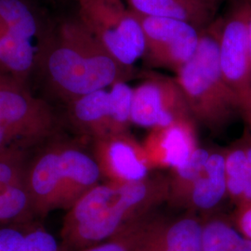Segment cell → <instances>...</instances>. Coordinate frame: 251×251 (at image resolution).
Returning <instances> with one entry per match:
<instances>
[{"mask_svg":"<svg viewBox=\"0 0 251 251\" xmlns=\"http://www.w3.org/2000/svg\"><path fill=\"white\" fill-rule=\"evenodd\" d=\"M35 73L47 93L65 105L127 82L136 74L133 66L117 61L78 17L50 26Z\"/></svg>","mask_w":251,"mask_h":251,"instance_id":"1","label":"cell"},{"mask_svg":"<svg viewBox=\"0 0 251 251\" xmlns=\"http://www.w3.org/2000/svg\"><path fill=\"white\" fill-rule=\"evenodd\" d=\"M169 199V177L163 174L126 184L100 182L67 210L61 232L68 251L105 242L152 215Z\"/></svg>","mask_w":251,"mask_h":251,"instance_id":"2","label":"cell"},{"mask_svg":"<svg viewBox=\"0 0 251 251\" xmlns=\"http://www.w3.org/2000/svg\"><path fill=\"white\" fill-rule=\"evenodd\" d=\"M62 133L36 148L28 160L25 187L37 218L68 210L102 180L91 151Z\"/></svg>","mask_w":251,"mask_h":251,"instance_id":"3","label":"cell"},{"mask_svg":"<svg viewBox=\"0 0 251 251\" xmlns=\"http://www.w3.org/2000/svg\"><path fill=\"white\" fill-rule=\"evenodd\" d=\"M220 31L221 19L200 32L196 53L175 76L195 123L213 132L221 130L236 111L241 112L239 98L221 69Z\"/></svg>","mask_w":251,"mask_h":251,"instance_id":"4","label":"cell"},{"mask_svg":"<svg viewBox=\"0 0 251 251\" xmlns=\"http://www.w3.org/2000/svg\"><path fill=\"white\" fill-rule=\"evenodd\" d=\"M63 126L51 104L25 85L9 76L0 80V153L33 152Z\"/></svg>","mask_w":251,"mask_h":251,"instance_id":"5","label":"cell"},{"mask_svg":"<svg viewBox=\"0 0 251 251\" xmlns=\"http://www.w3.org/2000/svg\"><path fill=\"white\" fill-rule=\"evenodd\" d=\"M50 26L29 0H0V70L26 86Z\"/></svg>","mask_w":251,"mask_h":251,"instance_id":"6","label":"cell"},{"mask_svg":"<svg viewBox=\"0 0 251 251\" xmlns=\"http://www.w3.org/2000/svg\"><path fill=\"white\" fill-rule=\"evenodd\" d=\"M78 18L117 61L133 66L143 57L144 36L133 9L121 0H76Z\"/></svg>","mask_w":251,"mask_h":251,"instance_id":"7","label":"cell"},{"mask_svg":"<svg viewBox=\"0 0 251 251\" xmlns=\"http://www.w3.org/2000/svg\"><path fill=\"white\" fill-rule=\"evenodd\" d=\"M136 12V11H135ZM144 36L143 58L148 67L176 73L193 58L200 32L187 23L136 12Z\"/></svg>","mask_w":251,"mask_h":251,"instance_id":"8","label":"cell"},{"mask_svg":"<svg viewBox=\"0 0 251 251\" xmlns=\"http://www.w3.org/2000/svg\"><path fill=\"white\" fill-rule=\"evenodd\" d=\"M181 121L194 119L175 77L148 75L143 83L133 89L132 124L151 130Z\"/></svg>","mask_w":251,"mask_h":251,"instance_id":"9","label":"cell"},{"mask_svg":"<svg viewBox=\"0 0 251 251\" xmlns=\"http://www.w3.org/2000/svg\"><path fill=\"white\" fill-rule=\"evenodd\" d=\"M251 0H241L221 20L220 64L227 85L240 100L251 90V52L249 21Z\"/></svg>","mask_w":251,"mask_h":251,"instance_id":"10","label":"cell"},{"mask_svg":"<svg viewBox=\"0 0 251 251\" xmlns=\"http://www.w3.org/2000/svg\"><path fill=\"white\" fill-rule=\"evenodd\" d=\"M102 180L114 184L140 181L151 174L143 144L129 132L90 141Z\"/></svg>","mask_w":251,"mask_h":251,"instance_id":"11","label":"cell"},{"mask_svg":"<svg viewBox=\"0 0 251 251\" xmlns=\"http://www.w3.org/2000/svg\"><path fill=\"white\" fill-rule=\"evenodd\" d=\"M142 144L151 171L177 169L188 161L198 147L196 123L181 121L151 129Z\"/></svg>","mask_w":251,"mask_h":251,"instance_id":"12","label":"cell"},{"mask_svg":"<svg viewBox=\"0 0 251 251\" xmlns=\"http://www.w3.org/2000/svg\"><path fill=\"white\" fill-rule=\"evenodd\" d=\"M203 222L188 211L176 219L154 216L133 251H201Z\"/></svg>","mask_w":251,"mask_h":251,"instance_id":"13","label":"cell"},{"mask_svg":"<svg viewBox=\"0 0 251 251\" xmlns=\"http://www.w3.org/2000/svg\"><path fill=\"white\" fill-rule=\"evenodd\" d=\"M65 121L88 141L112 134L109 91L98 90L67 103Z\"/></svg>","mask_w":251,"mask_h":251,"instance_id":"14","label":"cell"},{"mask_svg":"<svg viewBox=\"0 0 251 251\" xmlns=\"http://www.w3.org/2000/svg\"><path fill=\"white\" fill-rule=\"evenodd\" d=\"M136 12L187 23L199 32L216 21L222 0H127Z\"/></svg>","mask_w":251,"mask_h":251,"instance_id":"15","label":"cell"},{"mask_svg":"<svg viewBox=\"0 0 251 251\" xmlns=\"http://www.w3.org/2000/svg\"><path fill=\"white\" fill-rule=\"evenodd\" d=\"M227 194L225 152H211L202 175L194 184L186 207L189 211L209 212Z\"/></svg>","mask_w":251,"mask_h":251,"instance_id":"16","label":"cell"},{"mask_svg":"<svg viewBox=\"0 0 251 251\" xmlns=\"http://www.w3.org/2000/svg\"><path fill=\"white\" fill-rule=\"evenodd\" d=\"M0 251H68L36 220L0 225Z\"/></svg>","mask_w":251,"mask_h":251,"instance_id":"17","label":"cell"},{"mask_svg":"<svg viewBox=\"0 0 251 251\" xmlns=\"http://www.w3.org/2000/svg\"><path fill=\"white\" fill-rule=\"evenodd\" d=\"M211 151L198 146L188 161L181 167L171 170L169 177V199L171 206L186 207L190 193L202 175Z\"/></svg>","mask_w":251,"mask_h":251,"instance_id":"18","label":"cell"},{"mask_svg":"<svg viewBox=\"0 0 251 251\" xmlns=\"http://www.w3.org/2000/svg\"><path fill=\"white\" fill-rule=\"evenodd\" d=\"M201 251H251V239L225 220L209 218L203 222Z\"/></svg>","mask_w":251,"mask_h":251,"instance_id":"19","label":"cell"},{"mask_svg":"<svg viewBox=\"0 0 251 251\" xmlns=\"http://www.w3.org/2000/svg\"><path fill=\"white\" fill-rule=\"evenodd\" d=\"M227 194L246 204L251 202V173L248 169L244 148L225 153Z\"/></svg>","mask_w":251,"mask_h":251,"instance_id":"20","label":"cell"},{"mask_svg":"<svg viewBox=\"0 0 251 251\" xmlns=\"http://www.w3.org/2000/svg\"><path fill=\"white\" fill-rule=\"evenodd\" d=\"M32 200L25 187L0 185V225L36 220Z\"/></svg>","mask_w":251,"mask_h":251,"instance_id":"21","label":"cell"},{"mask_svg":"<svg viewBox=\"0 0 251 251\" xmlns=\"http://www.w3.org/2000/svg\"><path fill=\"white\" fill-rule=\"evenodd\" d=\"M111 116H112V134L128 132L131 123V107L133 89L126 82H118L109 90Z\"/></svg>","mask_w":251,"mask_h":251,"instance_id":"22","label":"cell"},{"mask_svg":"<svg viewBox=\"0 0 251 251\" xmlns=\"http://www.w3.org/2000/svg\"><path fill=\"white\" fill-rule=\"evenodd\" d=\"M154 215L153 213L130 225L110 240L80 251H133L143 239Z\"/></svg>","mask_w":251,"mask_h":251,"instance_id":"23","label":"cell"},{"mask_svg":"<svg viewBox=\"0 0 251 251\" xmlns=\"http://www.w3.org/2000/svg\"><path fill=\"white\" fill-rule=\"evenodd\" d=\"M237 224L240 233L251 239V202L243 204L237 217Z\"/></svg>","mask_w":251,"mask_h":251,"instance_id":"24","label":"cell"},{"mask_svg":"<svg viewBox=\"0 0 251 251\" xmlns=\"http://www.w3.org/2000/svg\"><path fill=\"white\" fill-rule=\"evenodd\" d=\"M240 107H241V113L245 115V117H247L248 121L251 123V90L245 97V99L241 101Z\"/></svg>","mask_w":251,"mask_h":251,"instance_id":"25","label":"cell"},{"mask_svg":"<svg viewBox=\"0 0 251 251\" xmlns=\"http://www.w3.org/2000/svg\"><path fill=\"white\" fill-rule=\"evenodd\" d=\"M245 150V153H246V161H247V166L248 169L251 173V146L244 148Z\"/></svg>","mask_w":251,"mask_h":251,"instance_id":"26","label":"cell"},{"mask_svg":"<svg viewBox=\"0 0 251 251\" xmlns=\"http://www.w3.org/2000/svg\"><path fill=\"white\" fill-rule=\"evenodd\" d=\"M249 39H250V47H251V14L249 21Z\"/></svg>","mask_w":251,"mask_h":251,"instance_id":"27","label":"cell"},{"mask_svg":"<svg viewBox=\"0 0 251 251\" xmlns=\"http://www.w3.org/2000/svg\"><path fill=\"white\" fill-rule=\"evenodd\" d=\"M7 76H8V75H4V74H3V73L1 72V70H0V80H1V79H3V78H4V77H7Z\"/></svg>","mask_w":251,"mask_h":251,"instance_id":"28","label":"cell"}]
</instances>
